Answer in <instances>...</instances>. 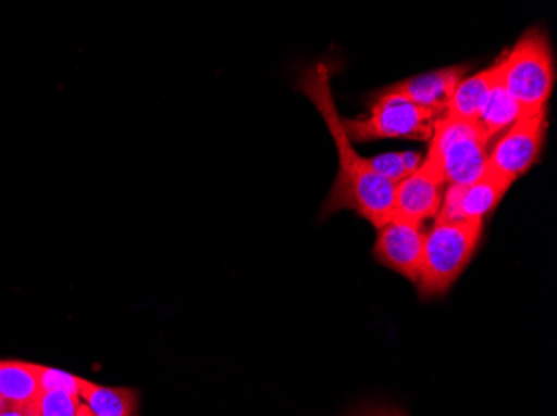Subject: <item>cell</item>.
I'll return each instance as SVG.
<instances>
[{"label": "cell", "mask_w": 557, "mask_h": 416, "mask_svg": "<svg viewBox=\"0 0 557 416\" xmlns=\"http://www.w3.org/2000/svg\"><path fill=\"white\" fill-rule=\"evenodd\" d=\"M429 146L437 150L449 186H466L486 172L490 143L475 122L441 117Z\"/></svg>", "instance_id": "obj_5"}, {"label": "cell", "mask_w": 557, "mask_h": 416, "mask_svg": "<svg viewBox=\"0 0 557 416\" xmlns=\"http://www.w3.org/2000/svg\"><path fill=\"white\" fill-rule=\"evenodd\" d=\"M483 236V222L444 220L425 231L418 287L421 299L443 297L471 264Z\"/></svg>", "instance_id": "obj_2"}, {"label": "cell", "mask_w": 557, "mask_h": 416, "mask_svg": "<svg viewBox=\"0 0 557 416\" xmlns=\"http://www.w3.org/2000/svg\"><path fill=\"white\" fill-rule=\"evenodd\" d=\"M497 84H499V59L491 67L458 84L444 117L459 122H478Z\"/></svg>", "instance_id": "obj_11"}, {"label": "cell", "mask_w": 557, "mask_h": 416, "mask_svg": "<svg viewBox=\"0 0 557 416\" xmlns=\"http://www.w3.org/2000/svg\"><path fill=\"white\" fill-rule=\"evenodd\" d=\"M350 416H408L400 409L393 408V406H364L354 412Z\"/></svg>", "instance_id": "obj_18"}, {"label": "cell", "mask_w": 557, "mask_h": 416, "mask_svg": "<svg viewBox=\"0 0 557 416\" xmlns=\"http://www.w3.org/2000/svg\"><path fill=\"white\" fill-rule=\"evenodd\" d=\"M466 72L468 65H450L400 80L393 86L384 87L379 93L400 97L419 108L431 109L437 114L446 115L450 97L458 84L465 79Z\"/></svg>", "instance_id": "obj_10"}, {"label": "cell", "mask_w": 557, "mask_h": 416, "mask_svg": "<svg viewBox=\"0 0 557 416\" xmlns=\"http://www.w3.org/2000/svg\"><path fill=\"white\" fill-rule=\"evenodd\" d=\"M39 374L40 392H67L79 395L81 377L58 370V368L37 365Z\"/></svg>", "instance_id": "obj_17"}, {"label": "cell", "mask_w": 557, "mask_h": 416, "mask_svg": "<svg viewBox=\"0 0 557 416\" xmlns=\"http://www.w3.org/2000/svg\"><path fill=\"white\" fill-rule=\"evenodd\" d=\"M521 115L522 111L519 103L504 90L500 84H497L496 89L493 90L490 100H487L483 114L475 124H478L483 136L486 137L487 143H491V140L497 139L499 134L516 124Z\"/></svg>", "instance_id": "obj_14"}, {"label": "cell", "mask_w": 557, "mask_h": 416, "mask_svg": "<svg viewBox=\"0 0 557 416\" xmlns=\"http://www.w3.org/2000/svg\"><path fill=\"white\" fill-rule=\"evenodd\" d=\"M9 405H11V403H9L8 400L2 399V396H0V412H2V409L8 408Z\"/></svg>", "instance_id": "obj_20"}, {"label": "cell", "mask_w": 557, "mask_h": 416, "mask_svg": "<svg viewBox=\"0 0 557 416\" xmlns=\"http://www.w3.org/2000/svg\"><path fill=\"white\" fill-rule=\"evenodd\" d=\"M424 236V228L419 222L393 217V220L377 228L372 253L379 264L418 285Z\"/></svg>", "instance_id": "obj_8"}, {"label": "cell", "mask_w": 557, "mask_h": 416, "mask_svg": "<svg viewBox=\"0 0 557 416\" xmlns=\"http://www.w3.org/2000/svg\"><path fill=\"white\" fill-rule=\"evenodd\" d=\"M546 130L547 111L521 115L490 150L487 171L511 181L524 175L543 152Z\"/></svg>", "instance_id": "obj_6"}, {"label": "cell", "mask_w": 557, "mask_h": 416, "mask_svg": "<svg viewBox=\"0 0 557 416\" xmlns=\"http://www.w3.org/2000/svg\"><path fill=\"white\" fill-rule=\"evenodd\" d=\"M40 395L37 363L0 360V396L12 405H30Z\"/></svg>", "instance_id": "obj_13"}, {"label": "cell", "mask_w": 557, "mask_h": 416, "mask_svg": "<svg viewBox=\"0 0 557 416\" xmlns=\"http://www.w3.org/2000/svg\"><path fill=\"white\" fill-rule=\"evenodd\" d=\"M30 406L34 416H92L79 395L67 392H40Z\"/></svg>", "instance_id": "obj_16"}, {"label": "cell", "mask_w": 557, "mask_h": 416, "mask_svg": "<svg viewBox=\"0 0 557 416\" xmlns=\"http://www.w3.org/2000/svg\"><path fill=\"white\" fill-rule=\"evenodd\" d=\"M512 184L515 181L486 168L483 177L471 184L447 187L437 218L483 222L487 215L496 211L497 203L511 189Z\"/></svg>", "instance_id": "obj_9"}, {"label": "cell", "mask_w": 557, "mask_h": 416, "mask_svg": "<svg viewBox=\"0 0 557 416\" xmlns=\"http://www.w3.org/2000/svg\"><path fill=\"white\" fill-rule=\"evenodd\" d=\"M0 416H34L30 405H9L8 408L0 412Z\"/></svg>", "instance_id": "obj_19"}, {"label": "cell", "mask_w": 557, "mask_h": 416, "mask_svg": "<svg viewBox=\"0 0 557 416\" xmlns=\"http://www.w3.org/2000/svg\"><path fill=\"white\" fill-rule=\"evenodd\" d=\"M366 117L343 118L350 142H371L381 139H409L431 142L436 122L444 115L419 108L396 96L377 93Z\"/></svg>", "instance_id": "obj_4"}, {"label": "cell", "mask_w": 557, "mask_h": 416, "mask_svg": "<svg viewBox=\"0 0 557 416\" xmlns=\"http://www.w3.org/2000/svg\"><path fill=\"white\" fill-rule=\"evenodd\" d=\"M422 157L421 153L414 150H406V152H391L383 153V155H375V157L368 159L369 167L379 175V177L386 178L393 184H399L404 178L414 174L421 167Z\"/></svg>", "instance_id": "obj_15"}, {"label": "cell", "mask_w": 557, "mask_h": 416, "mask_svg": "<svg viewBox=\"0 0 557 416\" xmlns=\"http://www.w3.org/2000/svg\"><path fill=\"white\" fill-rule=\"evenodd\" d=\"M79 399L92 416H137L139 395L131 388L104 387L81 378Z\"/></svg>", "instance_id": "obj_12"}, {"label": "cell", "mask_w": 557, "mask_h": 416, "mask_svg": "<svg viewBox=\"0 0 557 416\" xmlns=\"http://www.w3.org/2000/svg\"><path fill=\"white\" fill-rule=\"evenodd\" d=\"M556 83L553 50L544 30L533 27L499 58V84L519 103L522 115L547 111Z\"/></svg>", "instance_id": "obj_3"}, {"label": "cell", "mask_w": 557, "mask_h": 416, "mask_svg": "<svg viewBox=\"0 0 557 416\" xmlns=\"http://www.w3.org/2000/svg\"><path fill=\"white\" fill-rule=\"evenodd\" d=\"M444 186L446 178L440 155L433 146H429L421 167L396 186L394 217L408 218L419 224L428 218H436L443 205Z\"/></svg>", "instance_id": "obj_7"}, {"label": "cell", "mask_w": 557, "mask_h": 416, "mask_svg": "<svg viewBox=\"0 0 557 416\" xmlns=\"http://www.w3.org/2000/svg\"><path fill=\"white\" fill-rule=\"evenodd\" d=\"M297 87L311 99L324 118L339 153V172L331 196L325 200L324 217L343 209H352L372 224V227H383L394 217L396 184L379 177L369 167L368 159L356 153L334 102L327 67L318 64L306 68L300 74Z\"/></svg>", "instance_id": "obj_1"}]
</instances>
